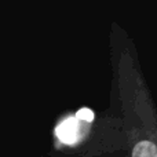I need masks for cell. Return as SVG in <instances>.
Returning a JSON list of instances; mask_svg holds the SVG:
<instances>
[{"instance_id":"6da1fadb","label":"cell","mask_w":157,"mask_h":157,"mask_svg":"<svg viewBox=\"0 0 157 157\" xmlns=\"http://www.w3.org/2000/svg\"><path fill=\"white\" fill-rule=\"evenodd\" d=\"M81 121H78L76 117H68L65 119L55 130L58 139L65 145H75L83 136V132L80 130Z\"/></svg>"},{"instance_id":"7a4b0ae2","label":"cell","mask_w":157,"mask_h":157,"mask_svg":"<svg viewBox=\"0 0 157 157\" xmlns=\"http://www.w3.org/2000/svg\"><path fill=\"white\" fill-rule=\"evenodd\" d=\"M132 157H157V146L150 141H141L134 146Z\"/></svg>"},{"instance_id":"3957f363","label":"cell","mask_w":157,"mask_h":157,"mask_svg":"<svg viewBox=\"0 0 157 157\" xmlns=\"http://www.w3.org/2000/svg\"><path fill=\"white\" fill-rule=\"evenodd\" d=\"M76 119L78 121H84V123H91L94 120V112L90 110L88 108H81L80 110H77L76 113Z\"/></svg>"}]
</instances>
